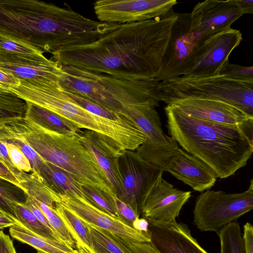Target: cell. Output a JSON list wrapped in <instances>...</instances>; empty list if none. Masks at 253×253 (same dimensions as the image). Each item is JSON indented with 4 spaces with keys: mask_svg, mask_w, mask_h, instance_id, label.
I'll use <instances>...</instances> for the list:
<instances>
[{
    "mask_svg": "<svg viewBox=\"0 0 253 253\" xmlns=\"http://www.w3.org/2000/svg\"><path fill=\"white\" fill-rule=\"evenodd\" d=\"M178 17L172 8L152 19L114 23L96 40L55 52L50 59L118 79H155Z\"/></svg>",
    "mask_w": 253,
    "mask_h": 253,
    "instance_id": "obj_1",
    "label": "cell"
},
{
    "mask_svg": "<svg viewBox=\"0 0 253 253\" xmlns=\"http://www.w3.org/2000/svg\"><path fill=\"white\" fill-rule=\"evenodd\" d=\"M112 25L37 0H0V36L51 53L96 40Z\"/></svg>",
    "mask_w": 253,
    "mask_h": 253,
    "instance_id": "obj_2",
    "label": "cell"
},
{
    "mask_svg": "<svg viewBox=\"0 0 253 253\" xmlns=\"http://www.w3.org/2000/svg\"><path fill=\"white\" fill-rule=\"evenodd\" d=\"M165 111L171 138L206 164L217 177L230 176L247 165L253 152V140L241 125L208 121L170 105Z\"/></svg>",
    "mask_w": 253,
    "mask_h": 253,
    "instance_id": "obj_3",
    "label": "cell"
},
{
    "mask_svg": "<svg viewBox=\"0 0 253 253\" xmlns=\"http://www.w3.org/2000/svg\"><path fill=\"white\" fill-rule=\"evenodd\" d=\"M9 90L26 102L45 109L73 123L80 129L93 131L122 150L135 151L147 140L135 123H126L95 115L74 102L58 81L20 79Z\"/></svg>",
    "mask_w": 253,
    "mask_h": 253,
    "instance_id": "obj_4",
    "label": "cell"
},
{
    "mask_svg": "<svg viewBox=\"0 0 253 253\" xmlns=\"http://www.w3.org/2000/svg\"><path fill=\"white\" fill-rule=\"evenodd\" d=\"M6 128L23 140L44 161L72 173L83 185L114 194L96 161L78 133H60L24 117L7 121Z\"/></svg>",
    "mask_w": 253,
    "mask_h": 253,
    "instance_id": "obj_5",
    "label": "cell"
},
{
    "mask_svg": "<svg viewBox=\"0 0 253 253\" xmlns=\"http://www.w3.org/2000/svg\"><path fill=\"white\" fill-rule=\"evenodd\" d=\"M58 64L62 71L58 83L63 90L82 95L111 111L128 115L124 111L126 106L149 103L156 107L162 101L159 89L160 81L156 79L121 80Z\"/></svg>",
    "mask_w": 253,
    "mask_h": 253,
    "instance_id": "obj_6",
    "label": "cell"
},
{
    "mask_svg": "<svg viewBox=\"0 0 253 253\" xmlns=\"http://www.w3.org/2000/svg\"><path fill=\"white\" fill-rule=\"evenodd\" d=\"M167 104L178 99L197 98L229 104L253 117V82L235 80L225 76H181L159 84Z\"/></svg>",
    "mask_w": 253,
    "mask_h": 253,
    "instance_id": "obj_7",
    "label": "cell"
},
{
    "mask_svg": "<svg viewBox=\"0 0 253 253\" xmlns=\"http://www.w3.org/2000/svg\"><path fill=\"white\" fill-rule=\"evenodd\" d=\"M135 151L162 172L171 173L197 191L210 189L217 178L206 164L180 148L169 137L166 144L146 140Z\"/></svg>",
    "mask_w": 253,
    "mask_h": 253,
    "instance_id": "obj_8",
    "label": "cell"
},
{
    "mask_svg": "<svg viewBox=\"0 0 253 253\" xmlns=\"http://www.w3.org/2000/svg\"><path fill=\"white\" fill-rule=\"evenodd\" d=\"M253 208V179L248 190L239 193L206 190L196 198L194 224L201 231L217 232Z\"/></svg>",
    "mask_w": 253,
    "mask_h": 253,
    "instance_id": "obj_9",
    "label": "cell"
},
{
    "mask_svg": "<svg viewBox=\"0 0 253 253\" xmlns=\"http://www.w3.org/2000/svg\"><path fill=\"white\" fill-rule=\"evenodd\" d=\"M242 40L241 32L231 28L210 36L176 70L172 78L219 75L223 65L228 62L229 55Z\"/></svg>",
    "mask_w": 253,
    "mask_h": 253,
    "instance_id": "obj_10",
    "label": "cell"
},
{
    "mask_svg": "<svg viewBox=\"0 0 253 253\" xmlns=\"http://www.w3.org/2000/svg\"><path fill=\"white\" fill-rule=\"evenodd\" d=\"M118 165L122 186L116 196L140 216L144 197L163 172L135 151L123 150L118 158Z\"/></svg>",
    "mask_w": 253,
    "mask_h": 253,
    "instance_id": "obj_11",
    "label": "cell"
},
{
    "mask_svg": "<svg viewBox=\"0 0 253 253\" xmlns=\"http://www.w3.org/2000/svg\"><path fill=\"white\" fill-rule=\"evenodd\" d=\"M177 3L176 0H98L93 9L101 22L124 24L164 15Z\"/></svg>",
    "mask_w": 253,
    "mask_h": 253,
    "instance_id": "obj_12",
    "label": "cell"
},
{
    "mask_svg": "<svg viewBox=\"0 0 253 253\" xmlns=\"http://www.w3.org/2000/svg\"><path fill=\"white\" fill-rule=\"evenodd\" d=\"M209 37L191 31L190 14H178L162 58L160 74L155 79L163 81L172 79L176 70Z\"/></svg>",
    "mask_w": 253,
    "mask_h": 253,
    "instance_id": "obj_13",
    "label": "cell"
},
{
    "mask_svg": "<svg viewBox=\"0 0 253 253\" xmlns=\"http://www.w3.org/2000/svg\"><path fill=\"white\" fill-rule=\"evenodd\" d=\"M191 196V191L174 188L164 179L162 173L144 197L141 215L148 221L163 223L173 222Z\"/></svg>",
    "mask_w": 253,
    "mask_h": 253,
    "instance_id": "obj_14",
    "label": "cell"
},
{
    "mask_svg": "<svg viewBox=\"0 0 253 253\" xmlns=\"http://www.w3.org/2000/svg\"><path fill=\"white\" fill-rule=\"evenodd\" d=\"M243 14L235 0L199 2L190 13V30L211 36L230 28Z\"/></svg>",
    "mask_w": 253,
    "mask_h": 253,
    "instance_id": "obj_15",
    "label": "cell"
},
{
    "mask_svg": "<svg viewBox=\"0 0 253 253\" xmlns=\"http://www.w3.org/2000/svg\"><path fill=\"white\" fill-rule=\"evenodd\" d=\"M58 195L61 203L73 211L83 220L110 232L127 242H151L149 230L147 232L137 230L98 209L84 198Z\"/></svg>",
    "mask_w": 253,
    "mask_h": 253,
    "instance_id": "obj_16",
    "label": "cell"
},
{
    "mask_svg": "<svg viewBox=\"0 0 253 253\" xmlns=\"http://www.w3.org/2000/svg\"><path fill=\"white\" fill-rule=\"evenodd\" d=\"M0 70L19 79L58 81L62 71L43 54L22 55L0 51Z\"/></svg>",
    "mask_w": 253,
    "mask_h": 253,
    "instance_id": "obj_17",
    "label": "cell"
},
{
    "mask_svg": "<svg viewBox=\"0 0 253 253\" xmlns=\"http://www.w3.org/2000/svg\"><path fill=\"white\" fill-rule=\"evenodd\" d=\"M78 134L81 141L93 156L113 193L117 195L122 186L118 158L123 150L107 138L93 131L81 129Z\"/></svg>",
    "mask_w": 253,
    "mask_h": 253,
    "instance_id": "obj_18",
    "label": "cell"
},
{
    "mask_svg": "<svg viewBox=\"0 0 253 253\" xmlns=\"http://www.w3.org/2000/svg\"><path fill=\"white\" fill-rule=\"evenodd\" d=\"M151 244L161 253H208L194 238L187 225L148 221Z\"/></svg>",
    "mask_w": 253,
    "mask_h": 253,
    "instance_id": "obj_19",
    "label": "cell"
},
{
    "mask_svg": "<svg viewBox=\"0 0 253 253\" xmlns=\"http://www.w3.org/2000/svg\"><path fill=\"white\" fill-rule=\"evenodd\" d=\"M167 105L177 107L192 116L221 124L240 126L253 119L238 108L225 102L197 98L178 99Z\"/></svg>",
    "mask_w": 253,
    "mask_h": 253,
    "instance_id": "obj_20",
    "label": "cell"
},
{
    "mask_svg": "<svg viewBox=\"0 0 253 253\" xmlns=\"http://www.w3.org/2000/svg\"><path fill=\"white\" fill-rule=\"evenodd\" d=\"M155 107L149 103L130 105L125 106L124 111L145 134L147 141L166 144L169 137L161 128L160 117Z\"/></svg>",
    "mask_w": 253,
    "mask_h": 253,
    "instance_id": "obj_21",
    "label": "cell"
},
{
    "mask_svg": "<svg viewBox=\"0 0 253 253\" xmlns=\"http://www.w3.org/2000/svg\"><path fill=\"white\" fill-rule=\"evenodd\" d=\"M40 175L45 184L57 194L86 200L82 184L66 170L44 161L40 169Z\"/></svg>",
    "mask_w": 253,
    "mask_h": 253,
    "instance_id": "obj_22",
    "label": "cell"
},
{
    "mask_svg": "<svg viewBox=\"0 0 253 253\" xmlns=\"http://www.w3.org/2000/svg\"><path fill=\"white\" fill-rule=\"evenodd\" d=\"M9 233L13 238L33 247L38 253H78L76 249L62 242L38 235L19 222L9 227Z\"/></svg>",
    "mask_w": 253,
    "mask_h": 253,
    "instance_id": "obj_23",
    "label": "cell"
},
{
    "mask_svg": "<svg viewBox=\"0 0 253 253\" xmlns=\"http://www.w3.org/2000/svg\"><path fill=\"white\" fill-rule=\"evenodd\" d=\"M27 103L25 117L40 125L62 133L77 134L81 129L73 123L45 109Z\"/></svg>",
    "mask_w": 253,
    "mask_h": 253,
    "instance_id": "obj_24",
    "label": "cell"
},
{
    "mask_svg": "<svg viewBox=\"0 0 253 253\" xmlns=\"http://www.w3.org/2000/svg\"><path fill=\"white\" fill-rule=\"evenodd\" d=\"M55 208L76 243L79 244L90 253H94L91 235L86 223L61 203H56Z\"/></svg>",
    "mask_w": 253,
    "mask_h": 253,
    "instance_id": "obj_25",
    "label": "cell"
},
{
    "mask_svg": "<svg viewBox=\"0 0 253 253\" xmlns=\"http://www.w3.org/2000/svg\"><path fill=\"white\" fill-rule=\"evenodd\" d=\"M84 221L89 229L94 253H131L124 245L120 238L95 225Z\"/></svg>",
    "mask_w": 253,
    "mask_h": 253,
    "instance_id": "obj_26",
    "label": "cell"
},
{
    "mask_svg": "<svg viewBox=\"0 0 253 253\" xmlns=\"http://www.w3.org/2000/svg\"><path fill=\"white\" fill-rule=\"evenodd\" d=\"M14 210L16 219L25 228L42 237L62 242L53 231L35 216L25 202L17 203Z\"/></svg>",
    "mask_w": 253,
    "mask_h": 253,
    "instance_id": "obj_27",
    "label": "cell"
},
{
    "mask_svg": "<svg viewBox=\"0 0 253 253\" xmlns=\"http://www.w3.org/2000/svg\"><path fill=\"white\" fill-rule=\"evenodd\" d=\"M27 103L10 91L0 89V122L24 117Z\"/></svg>",
    "mask_w": 253,
    "mask_h": 253,
    "instance_id": "obj_28",
    "label": "cell"
},
{
    "mask_svg": "<svg viewBox=\"0 0 253 253\" xmlns=\"http://www.w3.org/2000/svg\"><path fill=\"white\" fill-rule=\"evenodd\" d=\"M31 199L43 213L53 231L61 241L67 246L76 249V242L63 221L58 214L55 205L49 206L44 202Z\"/></svg>",
    "mask_w": 253,
    "mask_h": 253,
    "instance_id": "obj_29",
    "label": "cell"
},
{
    "mask_svg": "<svg viewBox=\"0 0 253 253\" xmlns=\"http://www.w3.org/2000/svg\"><path fill=\"white\" fill-rule=\"evenodd\" d=\"M64 91L74 102L95 115L122 123H135L128 115H123L106 109L79 94L65 90Z\"/></svg>",
    "mask_w": 253,
    "mask_h": 253,
    "instance_id": "obj_30",
    "label": "cell"
},
{
    "mask_svg": "<svg viewBox=\"0 0 253 253\" xmlns=\"http://www.w3.org/2000/svg\"><path fill=\"white\" fill-rule=\"evenodd\" d=\"M220 239V253H245L239 223L234 221L217 232Z\"/></svg>",
    "mask_w": 253,
    "mask_h": 253,
    "instance_id": "obj_31",
    "label": "cell"
},
{
    "mask_svg": "<svg viewBox=\"0 0 253 253\" xmlns=\"http://www.w3.org/2000/svg\"><path fill=\"white\" fill-rule=\"evenodd\" d=\"M86 200L101 211L120 220L112 195L107 194L98 188L82 184Z\"/></svg>",
    "mask_w": 253,
    "mask_h": 253,
    "instance_id": "obj_32",
    "label": "cell"
},
{
    "mask_svg": "<svg viewBox=\"0 0 253 253\" xmlns=\"http://www.w3.org/2000/svg\"><path fill=\"white\" fill-rule=\"evenodd\" d=\"M5 181L0 179V208L15 218V206L18 203L25 202L26 196L12 189L11 186L14 185L5 184Z\"/></svg>",
    "mask_w": 253,
    "mask_h": 253,
    "instance_id": "obj_33",
    "label": "cell"
},
{
    "mask_svg": "<svg viewBox=\"0 0 253 253\" xmlns=\"http://www.w3.org/2000/svg\"><path fill=\"white\" fill-rule=\"evenodd\" d=\"M0 51L22 55H41L43 52L22 42L0 36Z\"/></svg>",
    "mask_w": 253,
    "mask_h": 253,
    "instance_id": "obj_34",
    "label": "cell"
},
{
    "mask_svg": "<svg viewBox=\"0 0 253 253\" xmlns=\"http://www.w3.org/2000/svg\"><path fill=\"white\" fill-rule=\"evenodd\" d=\"M219 74L235 80L253 82V66H244L228 62L223 65Z\"/></svg>",
    "mask_w": 253,
    "mask_h": 253,
    "instance_id": "obj_35",
    "label": "cell"
},
{
    "mask_svg": "<svg viewBox=\"0 0 253 253\" xmlns=\"http://www.w3.org/2000/svg\"><path fill=\"white\" fill-rule=\"evenodd\" d=\"M0 138L5 143L9 157L13 165L19 170L24 172H33L30 163L22 151L12 143L1 137Z\"/></svg>",
    "mask_w": 253,
    "mask_h": 253,
    "instance_id": "obj_36",
    "label": "cell"
},
{
    "mask_svg": "<svg viewBox=\"0 0 253 253\" xmlns=\"http://www.w3.org/2000/svg\"><path fill=\"white\" fill-rule=\"evenodd\" d=\"M112 198L121 221L132 227L133 222L139 216L129 205L119 199L115 194L112 195Z\"/></svg>",
    "mask_w": 253,
    "mask_h": 253,
    "instance_id": "obj_37",
    "label": "cell"
},
{
    "mask_svg": "<svg viewBox=\"0 0 253 253\" xmlns=\"http://www.w3.org/2000/svg\"><path fill=\"white\" fill-rule=\"evenodd\" d=\"M0 157L3 161L6 168L17 178L19 183L24 180V172L17 169L11 162L4 142L0 137Z\"/></svg>",
    "mask_w": 253,
    "mask_h": 253,
    "instance_id": "obj_38",
    "label": "cell"
},
{
    "mask_svg": "<svg viewBox=\"0 0 253 253\" xmlns=\"http://www.w3.org/2000/svg\"><path fill=\"white\" fill-rule=\"evenodd\" d=\"M131 253H161L151 242H129L121 239Z\"/></svg>",
    "mask_w": 253,
    "mask_h": 253,
    "instance_id": "obj_39",
    "label": "cell"
},
{
    "mask_svg": "<svg viewBox=\"0 0 253 253\" xmlns=\"http://www.w3.org/2000/svg\"><path fill=\"white\" fill-rule=\"evenodd\" d=\"M243 228L242 240L244 253H253V226L248 222Z\"/></svg>",
    "mask_w": 253,
    "mask_h": 253,
    "instance_id": "obj_40",
    "label": "cell"
},
{
    "mask_svg": "<svg viewBox=\"0 0 253 253\" xmlns=\"http://www.w3.org/2000/svg\"><path fill=\"white\" fill-rule=\"evenodd\" d=\"M0 253H17L9 236L0 230Z\"/></svg>",
    "mask_w": 253,
    "mask_h": 253,
    "instance_id": "obj_41",
    "label": "cell"
},
{
    "mask_svg": "<svg viewBox=\"0 0 253 253\" xmlns=\"http://www.w3.org/2000/svg\"><path fill=\"white\" fill-rule=\"evenodd\" d=\"M19 82V78L0 70V85L4 89L9 90L11 86L17 85Z\"/></svg>",
    "mask_w": 253,
    "mask_h": 253,
    "instance_id": "obj_42",
    "label": "cell"
},
{
    "mask_svg": "<svg viewBox=\"0 0 253 253\" xmlns=\"http://www.w3.org/2000/svg\"><path fill=\"white\" fill-rule=\"evenodd\" d=\"M0 179L8 182L22 190L21 186L17 178L0 162Z\"/></svg>",
    "mask_w": 253,
    "mask_h": 253,
    "instance_id": "obj_43",
    "label": "cell"
},
{
    "mask_svg": "<svg viewBox=\"0 0 253 253\" xmlns=\"http://www.w3.org/2000/svg\"><path fill=\"white\" fill-rule=\"evenodd\" d=\"M243 14H252L253 12V0H235Z\"/></svg>",
    "mask_w": 253,
    "mask_h": 253,
    "instance_id": "obj_44",
    "label": "cell"
},
{
    "mask_svg": "<svg viewBox=\"0 0 253 253\" xmlns=\"http://www.w3.org/2000/svg\"><path fill=\"white\" fill-rule=\"evenodd\" d=\"M132 227L139 231L147 232L149 231V222L144 218H138L133 223Z\"/></svg>",
    "mask_w": 253,
    "mask_h": 253,
    "instance_id": "obj_45",
    "label": "cell"
},
{
    "mask_svg": "<svg viewBox=\"0 0 253 253\" xmlns=\"http://www.w3.org/2000/svg\"><path fill=\"white\" fill-rule=\"evenodd\" d=\"M76 246L78 253H91L79 244L76 243Z\"/></svg>",
    "mask_w": 253,
    "mask_h": 253,
    "instance_id": "obj_46",
    "label": "cell"
},
{
    "mask_svg": "<svg viewBox=\"0 0 253 253\" xmlns=\"http://www.w3.org/2000/svg\"><path fill=\"white\" fill-rule=\"evenodd\" d=\"M0 215H10V216H11L10 214H9L8 213H7L6 212H5L3 210H2L0 208Z\"/></svg>",
    "mask_w": 253,
    "mask_h": 253,
    "instance_id": "obj_47",
    "label": "cell"
},
{
    "mask_svg": "<svg viewBox=\"0 0 253 253\" xmlns=\"http://www.w3.org/2000/svg\"><path fill=\"white\" fill-rule=\"evenodd\" d=\"M0 89L4 90H7L3 88H2L0 85ZM7 91H9V90H7Z\"/></svg>",
    "mask_w": 253,
    "mask_h": 253,
    "instance_id": "obj_48",
    "label": "cell"
}]
</instances>
